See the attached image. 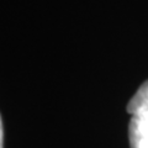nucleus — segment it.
Returning <instances> with one entry per match:
<instances>
[{
  "instance_id": "f257e3e1",
  "label": "nucleus",
  "mask_w": 148,
  "mask_h": 148,
  "mask_svg": "<svg viewBox=\"0 0 148 148\" xmlns=\"http://www.w3.org/2000/svg\"><path fill=\"white\" fill-rule=\"evenodd\" d=\"M130 148H148V80L138 88L127 104Z\"/></svg>"
},
{
  "instance_id": "f03ea898",
  "label": "nucleus",
  "mask_w": 148,
  "mask_h": 148,
  "mask_svg": "<svg viewBox=\"0 0 148 148\" xmlns=\"http://www.w3.org/2000/svg\"><path fill=\"white\" fill-rule=\"evenodd\" d=\"M3 146H4V130H3L1 116H0V148H3Z\"/></svg>"
}]
</instances>
